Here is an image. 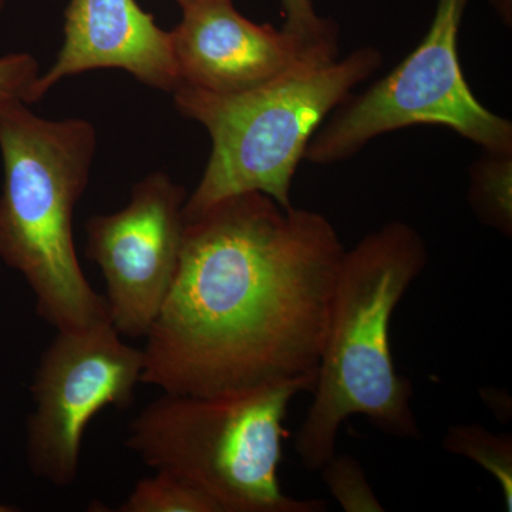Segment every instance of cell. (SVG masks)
Returning <instances> with one entry per match:
<instances>
[{"mask_svg":"<svg viewBox=\"0 0 512 512\" xmlns=\"http://www.w3.org/2000/svg\"><path fill=\"white\" fill-rule=\"evenodd\" d=\"M343 248L332 222L262 192L185 221L141 383L218 397L316 380Z\"/></svg>","mask_w":512,"mask_h":512,"instance_id":"1","label":"cell"},{"mask_svg":"<svg viewBox=\"0 0 512 512\" xmlns=\"http://www.w3.org/2000/svg\"><path fill=\"white\" fill-rule=\"evenodd\" d=\"M429 262L412 225L390 221L343 252L313 402L295 437L306 470L319 471L336 454L340 427L362 416L397 439H420L413 383L394 366V311Z\"/></svg>","mask_w":512,"mask_h":512,"instance_id":"2","label":"cell"},{"mask_svg":"<svg viewBox=\"0 0 512 512\" xmlns=\"http://www.w3.org/2000/svg\"><path fill=\"white\" fill-rule=\"evenodd\" d=\"M96 147L90 121L46 120L26 103L0 107V259L25 278L37 316L56 330L111 322L106 298L80 266L73 234Z\"/></svg>","mask_w":512,"mask_h":512,"instance_id":"3","label":"cell"},{"mask_svg":"<svg viewBox=\"0 0 512 512\" xmlns=\"http://www.w3.org/2000/svg\"><path fill=\"white\" fill-rule=\"evenodd\" d=\"M382 64V52L365 46L345 59L301 67L244 93L178 86L175 109L200 123L212 143L200 183L185 201V221L245 192H262L281 207H293V177L312 137Z\"/></svg>","mask_w":512,"mask_h":512,"instance_id":"4","label":"cell"},{"mask_svg":"<svg viewBox=\"0 0 512 512\" xmlns=\"http://www.w3.org/2000/svg\"><path fill=\"white\" fill-rule=\"evenodd\" d=\"M313 379L232 396L164 393L128 424L124 444L154 471L174 474L220 512H320L326 503L282 490L285 420Z\"/></svg>","mask_w":512,"mask_h":512,"instance_id":"5","label":"cell"},{"mask_svg":"<svg viewBox=\"0 0 512 512\" xmlns=\"http://www.w3.org/2000/svg\"><path fill=\"white\" fill-rule=\"evenodd\" d=\"M471 0H437L429 32L396 69L342 101L316 131L305 160L342 163L375 138L413 126H441L483 150L512 151V124L468 86L458 35Z\"/></svg>","mask_w":512,"mask_h":512,"instance_id":"6","label":"cell"},{"mask_svg":"<svg viewBox=\"0 0 512 512\" xmlns=\"http://www.w3.org/2000/svg\"><path fill=\"white\" fill-rule=\"evenodd\" d=\"M30 383L26 457L33 476L67 488L79 476L84 433L106 407L133 404L143 350L127 345L111 322L56 330Z\"/></svg>","mask_w":512,"mask_h":512,"instance_id":"7","label":"cell"},{"mask_svg":"<svg viewBox=\"0 0 512 512\" xmlns=\"http://www.w3.org/2000/svg\"><path fill=\"white\" fill-rule=\"evenodd\" d=\"M187 192L163 171L134 185L130 201L86 224V255L106 284L111 325L124 338L146 339L180 262Z\"/></svg>","mask_w":512,"mask_h":512,"instance_id":"8","label":"cell"},{"mask_svg":"<svg viewBox=\"0 0 512 512\" xmlns=\"http://www.w3.org/2000/svg\"><path fill=\"white\" fill-rule=\"evenodd\" d=\"M180 86L237 94L295 72L332 62L339 45L312 43L288 30L242 16L232 0H205L183 8L170 32Z\"/></svg>","mask_w":512,"mask_h":512,"instance_id":"9","label":"cell"},{"mask_svg":"<svg viewBox=\"0 0 512 512\" xmlns=\"http://www.w3.org/2000/svg\"><path fill=\"white\" fill-rule=\"evenodd\" d=\"M100 69L124 70L161 92L180 86L170 32L136 0H70L62 49L37 79L35 103L60 80Z\"/></svg>","mask_w":512,"mask_h":512,"instance_id":"10","label":"cell"},{"mask_svg":"<svg viewBox=\"0 0 512 512\" xmlns=\"http://www.w3.org/2000/svg\"><path fill=\"white\" fill-rule=\"evenodd\" d=\"M468 204L478 221L512 235V151L483 150L470 168Z\"/></svg>","mask_w":512,"mask_h":512,"instance_id":"11","label":"cell"},{"mask_svg":"<svg viewBox=\"0 0 512 512\" xmlns=\"http://www.w3.org/2000/svg\"><path fill=\"white\" fill-rule=\"evenodd\" d=\"M447 453L468 458L491 474L500 485L505 508L512 511V437L493 433L480 424L448 427L443 437Z\"/></svg>","mask_w":512,"mask_h":512,"instance_id":"12","label":"cell"},{"mask_svg":"<svg viewBox=\"0 0 512 512\" xmlns=\"http://www.w3.org/2000/svg\"><path fill=\"white\" fill-rule=\"evenodd\" d=\"M119 512H220L217 505L174 474L156 471L138 481Z\"/></svg>","mask_w":512,"mask_h":512,"instance_id":"13","label":"cell"},{"mask_svg":"<svg viewBox=\"0 0 512 512\" xmlns=\"http://www.w3.org/2000/svg\"><path fill=\"white\" fill-rule=\"evenodd\" d=\"M319 471L330 494L346 512L384 511L356 458L348 454H335Z\"/></svg>","mask_w":512,"mask_h":512,"instance_id":"14","label":"cell"},{"mask_svg":"<svg viewBox=\"0 0 512 512\" xmlns=\"http://www.w3.org/2000/svg\"><path fill=\"white\" fill-rule=\"evenodd\" d=\"M40 66L29 53L0 56V107L9 103H35Z\"/></svg>","mask_w":512,"mask_h":512,"instance_id":"15","label":"cell"},{"mask_svg":"<svg viewBox=\"0 0 512 512\" xmlns=\"http://www.w3.org/2000/svg\"><path fill=\"white\" fill-rule=\"evenodd\" d=\"M284 28L312 43L339 45V29L335 20L322 18L313 0H281Z\"/></svg>","mask_w":512,"mask_h":512,"instance_id":"16","label":"cell"},{"mask_svg":"<svg viewBox=\"0 0 512 512\" xmlns=\"http://www.w3.org/2000/svg\"><path fill=\"white\" fill-rule=\"evenodd\" d=\"M498 18L503 20L505 26L511 28L512 25V0H490Z\"/></svg>","mask_w":512,"mask_h":512,"instance_id":"17","label":"cell"},{"mask_svg":"<svg viewBox=\"0 0 512 512\" xmlns=\"http://www.w3.org/2000/svg\"><path fill=\"white\" fill-rule=\"evenodd\" d=\"M180 3L181 8H187V6L195 5V3L205 2V0H177Z\"/></svg>","mask_w":512,"mask_h":512,"instance_id":"18","label":"cell"},{"mask_svg":"<svg viewBox=\"0 0 512 512\" xmlns=\"http://www.w3.org/2000/svg\"><path fill=\"white\" fill-rule=\"evenodd\" d=\"M18 511V508L10 507V505L0 504V512Z\"/></svg>","mask_w":512,"mask_h":512,"instance_id":"19","label":"cell"},{"mask_svg":"<svg viewBox=\"0 0 512 512\" xmlns=\"http://www.w3.org/2000/svg\"><path fill=\"white\" fill-rule=\"evenodd\" d=\"M8 2V0H0V8H2L5 3Z\"/></svg>","mask_w":512,"mask_h":512,"instance_id":"20","label":"cell"}]
</instances>
